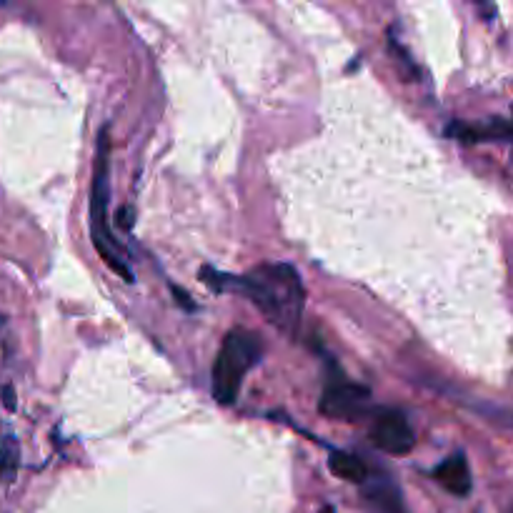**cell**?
<instances>
[{"mask_svg": "<svg viewBox=\"0 0 513 513\" xmlns=\"http://www.w3.org/2000/svg\"><path fill=\"white\" fill-rule=\"evenodd\" d=\"M201 278L213 291L243 293L268 318L271 326L288 336H293L301 326L306 291H303L301 276L291 263H261L246 276H231V273L213 271L211 266H206L201 271Z\"/></svg>", "mask_w": 513, "mask_h": 513, "instance_id": "cell-1", "label": "cell"}, {"mask_svg": "<svg viewBox=\"0 0 513 513\" xmlns=\"http://www.w3.org/2000/svg\"><path fill=\"white\" fill-rule=\"evenodd\" d=\"M261 358L263 341L258 333L248 331V328L228 331L221 348H218L216 363H213V398L221 406H233L238 393H241L243 381L258 366Z\"/></svg>", "mask_w": 513, "mask_h": 513, "instance_id": "cell-2", "label": "cell"}, {"mask_svg": "<svg viewBox=\"0 0 513 513\" xmlns=\"http://www.w3.org/2000/svg\"><path fill=\"white\" fill-rule=\"evenodd\" d=\"M108 131H101L98 136V148H96V166H93V183H91V236L93 246L101 253L103 261L118 273V276L126 278L128 283L133 281V271L126 263V253L118 246L116 236L111 231V223H108V198H111V183H108Z\"/></svg>", "mask_w": 513, "mask_h": 513, "instance_id": "cell-3", "label": "cell"}, {"mask_svg": "<svg viewBox=\"0 0 513 513\" xmlns=\"http://www.w3.org/2000/svg\"><path fill=\"white\" fill-rule=\"evenodd\" d=\"M318 411L328 418H336V421H358V418L373 413L371 391L346 378L341 371H333L323 386Z\"/></svg>", "mask_w": 513, "mask_h": 513, "instance_id": "cell-4", "label": "cell"}, {"mask_svg": "<svg viewBox=\"0 0 513 513\" xmlns=\"http://www.w3.org/2000/svg\"><path fill=\"white\" fill-rule=\"evenodd\" d=\"M373 446L388 456H406L416 446V433L411 423L396 408H376L371 413V428H368Z\"/></svg>", "mask_w": 513, "mask_h": 513, "instance_id": "cell-5", "label": "cell"}, {"mask_svg": "<svg viewBox=\"0 0 513 513\" xmlns=\"http://www.w3.org/2000/svg\"><path fill=\"white\" fill-rule=\"evenodd\" d=\"M433 478H436L438 486H441L443 491L451 493V496H458V498L468 496L473 488V481H471V468H468L466 453L463 451L451 453L446 461H441L436 468H433Z\"/></svg>", "mask_w": 513, "mask_h": 513, "instance_id": "cell-6", "label": "cell"}, {"mask_svg": "<svg viewBox=\"0 0 513 513\" xmlns=\"http://www.w3.org/2000/svg\"><path fill=\"white\" fill-rule=\"evenodd\" d=\"M328 466H331V471L336 473L338 478L358 483V486H366L368 476H371V473H368V466L361 458L353 456V453L348 451H341V448H333V451L328 453Z\"/></svg>", "mask_w": 513, "mask_h": 513, "instance_id": "cell-7", "label": "cell"}, {"mask_svg": "<svg viewBox=\"0 0 513 513\" xmlns=\"http://www.w3.org/2000/svg\"><path fill=\"white\" fill-rule=\"evenodd\" d=\"M366 496L376 503L381 511L386 513H403V503H401V491H398L396 483L391 481L388 476L383 478H368L366 481Z\"/></svg>", "mask_w": 513, "mask_h": 513, "instance_id": "cell-8", "label": "cell"}, {"mask_svg": "<svg viewBox=\"0 0 513 513\" xmlns=\"http://www.w3.org/2000/svg\"><path fill=\"white\" fill-rule=\"evenodd\" d=\"M18 463H21V446H18L16 436H3L0 441V481L11 483L16 478Z\"/></svg>", "mask_w": 513, "mask_h": 513, "instance_id": "cell-9", "label": "cell"}, {"mask_svg": "<svg viewBox=\"0 0 513 513\" xmlns=\"http://www.w3.org/2000/svg\"><path fill=\"white\" fill-rule=\"evenodd\" d=\"M171 291H173V296H176V301L181 303L186 311H196V303H191V298H188L186 291H181V288H176V286H171Z\"/></svg>", "mask_w": 513, "mask_h": 513, "instance_id": "cell-10", "label": "cell"}, {"mask_svg": "<svg viewBox=\"0 0 513 513\" xmlns=\"http://www.w3.org/2000/svg\"><path fill=\"white\" fill-rule=\"evenodd\" d=\"M118 218H121V226L123 228H131L133 226V208L131 206H123L118 211Z\"/></svg>", "mask_w": 513, "mask_h": 513, "instance_id": "cell-11", "label": "cell"}, {"mask_svg": "<svg viewBox=\"0 0 513 513\" xmlns=\"http://www.w3.org/2000/svg\"><path fill=\"white\" fill-rule=\"evenodd\" d=\"M323 513H333V511H331V508H326V511H323Z\"/></svg>", "mask_w": 513, "mask_h": 513, "instance_id": "cell-12", "label": "cell"}]
</instances>
